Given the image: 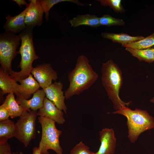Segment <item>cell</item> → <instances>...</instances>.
<instances>
[{"instance_id": "obj_31", "label": "cell", "mask_w": 154, "mask_h": 154, "mask_svg": "<svg viewBox=\"0 0 154 154\" xmlns=\"http://www.w3.org/2000/svg\"><path fill=\"white\" fill-rule=\"evenodd\" d=\"M150 102L154 104V96L151 99Z\"/></svg>"}, {"instance_id": "obj_17", "label": "cell", "mask_w": 154, "mask_h": 154, "mask_svg": "<svg viewBox=\"0 0 154 154\" xmlns=\"http://www.w3.org/2000/svg\"><path fill=\"white\" fill-rule=\"evenodd\" d=\"M69 22L72 27H77L86 25L93 28L100 26V17L95 15L85 14L78 15L70 19Z\"/></svg>"}, {"instance_id": "obj_26", "label": "cell", "mask_w": 154, "mask_h": 154, "mask_svg": "<svg viewBox=\"0 0 154 154\" xmlns=\"http://www.w3.org/2000/svg\"><path fill=\"white\" fill-rule=\"evenodd\" d=\"M89 149L90 147L81 141L70 151L69 154H94Z\"/></svg>"}, {"instance_id": "obj_4", "label": "cell", "mask_w": 154, "mask_h": 154, "mask_svg": "<svg viewBox=\"0 0 154 154\" xmlns=\"http://www.w3.org/2000/svg\"><path fill=\"white\" fill-rule=\"evenodd\" d=\"M112 113L121 115L127 118V137L131 143H135L142 133L154 128V118L146 110L137 108L132 110L125 107Z\"/></svg>"}, {"instance_id": "obj_15", "label": "cell", "mask_w": 154, "mask_h": 154, "mask_svg": "<svg viewBox=\"0 0 154 154\" xmlns=\"http://www.w3.org/2000/svg\"><path fill=\"white\" fill-rule=\"evenodd\" d=\"M20 84L17 87V93L19 95L27 100L29 98L32 94L39 90L40 87L38 82L30 74L25 79L19 80Z\"/></svg>"}, {"instance_id": "obj_23", "label": "cell", "mask_w": 154, "mask_h": 154, "mask_svg": "<svg viewBox=\"0 0 154 154\" xmlns=\"http://www.w3.org/2000/svg\"><path fill=\"white\" fill-rule=\"evenodd\" d=\"M154 45V32L151 35L139 40L124 45L123 47L135 49H144L150 48Z\"/></svg>"}, {"instance_id": "obj_18", "label": "cell", "mask_w": 154, "mask_h": 154, "mask_svg": "<svg viewBox=\"0 0 154 154\" xmlns=\"http://www.w3.org/2000/svg\"><path fill=\"white\" fill-rule=\"evenodd\" d=\"M101 36L103 38L110 39L114 42L121 44L122 46L139 40L144 38L141 35L132 36L124 33L104 32L102 33Z\"/></svg>"}, {"instance_id": "obj_16", "label": "cell", "mask_w": 154, "mask_h": 154, "mask_svg": "<svg viewBox=\"0 0 154 154\" xmlns=\"http://www.w3.org/2000/svg\"><path fill=\"white\" fill-rule=\"evenodd\" d=\"M17 81L7 72L0 67V88L1 89V97L7 94L17 93L18 84Z\"/></svg>"}, {"instance_id": "obj_12", "label": "cell", "mask_w": 154, "mask_h": 154, "mask_svg": "<svg viewBox=\"0 0 154 154\" xmlns=\"http://www.w3.org/2000/svg\"><path fill=\"white\" fill-rule=\"evenodd\" d=\"M37 114L39 116L48 117L59 124H63L65 121L62 111L46 97L44 99L42 107L39 109Z\"/></svg>"}, {"instance_id": "obj_28", "label": "cell", "mask_w": 154, "mask_h": 154, "mask_svg": "<svg viewBox=\"0 0 154 154\" xmlns=\"http://www.w3.org/2000/svg\"><path fill=\"white\" fill-rule=\"evenodd\" d=\"M11 147L7 142L0 143V154H12Z\"/></svg>"}, {"instance_id": "obj_29", "label": "cell", "mask_w": 154, "mask_h": 154, "mask_svg": "<svg viewBox=\"0 0 154 154\" xmlns=\"http://www.w3.org/2000/svg\"><path fill=\"white\" fill-rule=\"evenodd\" d=\"M13 1L15 2L20 7H22V5H25L26 7L29 5V3H28L25 0H13Z\"/></svg>"}, {"instance_id": "obj_20", "label": "cell", "mask_w": 154, "mask_h": 154, "mask_svg": "<svg viewBox=\"0 0 154 154\" xmlns=\"http://www.w3.org/2000/svg\"><path fill=\"white\" fill-rule=\"evenodd\" d=\"M15 124L9 119L0 122V143L7 142L16 136Z\"/></svg>"}, {"instance_id": "obj_6", "label": "cell", "mask_w": 154, "mask_h": 154, "mask_svg": "<svg viewBox=\"0 0 154 154\" xmlns=\"http://www.w3.org/2000/svg\"><path fill=\"white\" fill-rule=\"evenodd\" d=\"M21 41L19 35L6 32L0 34L1 67L9 74L12 70V61L18 53L16 50Z\"/></svg>"}, {"instance_id": "obj_5", "label": "cell", "mask_w": 154, "mask_h": 154, "mask_svg": "<svg viewBox=\"0 0 154 154\" xmlns=\"http://www.w3.org/2000/svg\"><path fill=\"white\" fill-rule=\"evenodd\" d=\"M38 119L42 127L41 138L38 147L41 154H49L48 150L52 149L57 154H62L59 140L62 132L56 128V122L47 117L39 116Z\"/></svg>"}, {"instance_id": "obj_30", "label": "cell", "mask_w": 154, "mask_h": 154, "mask_svg": "<svg viewBox=\"0 0 154 154\" xmlns=\"http://www.w3.org/2000/svg\"><path fill=\"white\" fill-rule=\"evenodd\" d=\"M33 154H41L38 147H35L33 149Z\"/></svg>"}, {"instance_id": "obj_2", "label": "cell", "mask_w": 154, "mask_h": 154, "mask_svg": "<svg viewBox=\"0 0 154 154\" xmlns=\"http://www.w3.org/2000/svg\"><path fill=\"white\" fill-rule=\"evenodd\" d=\"M102 84L108 98L112 102L113 108L117 110L128 107L131 101L125 102L119 96L120 90L123 82L121 70L112 59L103 63L101 68Z\"/></svg>"}, {"instance_id": "obj_22", "label": "cell", "mask_w": 154, "mask_h": 154, "mask_svg": "<svg viewBox=\"0 0 154 154\" xmlns=\"http://www.w3.org/2000/svg\"><path fill=\"white\" fill-rule=\"evenodd\" d=\"M40 1L45 14V18L46 21L48 19L50 10L57 3L66 1L73 3L80 6L85 5L77 0H40Z\"/></svg>"}, {"instance_id": "obj_8", "label": "cell", "mask_w": 154, "mask_h": 154, "mask_svg": "<svg viewBox=\"0 0 154 154\" xmlns=\"http://www.w3.org/2000/svg\"><path fill=\"white\" fill-rule=\"evenodd\" d=\"M31 73L38 83L40 87L44 89L52 84L53 80L58 78L56 72L48 63H44L33 68Z\"/></svg>"}, {"instance_id": "obj_33", "label": "cell", "mask_w": 154, "mask_h": 154, "mask_svg": "<svg viewBox=\"0 0 154 154\" xmlns=\"http://www.w3.org/2000/svg\"><path fill=\"white\" fill-rule=\"evenodd\" d=\"M153 51L154 52V48H153Z\"/></svg>"}, {"instance_id": "obj_10", "label": "cell", "mask_w": 154, "mask_h": 154, "mask_svg": "<svg viewBox=\"0 0 154 154\" xmlns=\"http://www.w3.org/2000/svg\"><path fill=\"white\" fill-rule=\"evenodd\" d=\"M63 85L60 82H55L43 89L46 97L59 109L67 113V108L64 102L65 97L62 91Z\"/></svg>"}, {"instance_id": "obj_3", "label": "cell", "mask_w": 154, "mask_h": 154, "mask_svg": "<svg viewBox=\"0 0 154 154\" xmlns=\"http://www.w3.org/2000/svg\"><path fill=\"white\" fill-rule=\"evenodd\" d=\"M33 29L27 27L19 35L21 39V44L17 52L21 56L19 65L21 70L19 72L12 70L9 74L17 82L25 79L29 76L33 68L32 64L33 61L39 57L36 54L33 44Z\"/></svg>"}, {"instance_id": "obj_32", "label": "cell", "mask_w": 154, "mask_h": 154, "mask_svg": "<svg viewBox=\"0 0 154 154\" xmlns=\"http://www.w3.org/2000/svg\"><path fill=\"white\" fill-rule=\"evenodd\" d=\"M12 154H16V153L15 152H13ZM17 154H23V153L22 152H20L19 153H17Z\"/></svg>"}, {"instance_id": "obj_9", "label": "cell", "mask_w": 154, "mask_h": 154, "mask_svg": "<svg viewBox=\"0 0 154 154\" xmlns=\"http://www.w3.org/2000/svg\"><path fill=\"white\" fill-rule=\"evenodd\" d=\"M28 9L26 13L25 22L27 27L34 28L41 26L43 23L44 13L40 0H30Z\"/></svg>"}, {"instance_id": "obj_1", "label": "cell", "mask_w": 154, "mask_h": 154, "mask_svg": "<svg viewBox=\"0 0 154 154\" xmlns=\"http://www.w3.org/2000/svg\"><path fill=\"white\" fill-rule=\"evenodd\" d=\"M98 78V74L89 64L88 58L84 55L79 56L74 68L68 75L69 85L64 92L66 99L79 95L87 90Z\"/></svg>"}, {"instance_id": "obj_13", "label": "cell", "mask_w": 154, "mask_h": 154, "mask_svg": "<svg viewBox=\"0 0 154 154\" xmlns=\"http://www.w3.org/2000/svg\"><path fill=\"white\" fill-rule=\"evenodd\" d=\"M28 6L26 7L23 11L18 15L14 16L9 15L6 17V21L3 26L5 32L16 34L20 33L27 28L25 19Z\"/></svg>"}, {"instance_id": "obj_24", "label": "cell", "mask_w": 154, "mask_h": 154, "mask_svg": "<svg viewBox=\"0 0 154 154\" xmlns=\"http://www.w3.org/2000/svg\"><path fill=\"white\" fill-rule=\"evenodd\" d=\"M100 26L108 27L113 25L123 26L125 24L123 19L114 17L108 14H105L100 17Z\"/></svg>"}, {"instance_id": "obj_14", "label": "cell", "mask_w": 154, "mask_h": 154, "mask_svg": "<svg viewBox=\"0 0 154 154\" xmlns=\"http://www.w3.org/2000/svg\"><path fill=\"white\" fill-rule=\"evenodd\" d=\"M16 100L18 104L24 108L29 110L37 111L43 106L46 94L43 89L39 90L33 94L31 98L27 100L19 95H17Z\"/></svg>"}, {"instance_id": "obj_25", "label": "cell", "mask_w": 154, "mask_h": 154, "mask_svg": "<svg viewBox=\"0 0 154 154\" xmlns=\"http://www.w3.org/2000/svg\"><path fill=\"white\" fill-rule=\"evenodd\" d=\"M101 5L109 7L116 13H122L125 11L121 0H98Z\"/></svg>"}, {"instance_id": "obj_19", "label": "cell", "mask_w": 154, "mask_h": 154, "mask_svg": "<svg viewBox=\"0 0 154 154\" xmlns=\"http://www.w3.org/2000/svg\"><path fill=\"white\" fill-rule=\"evenodd\" d=\"M3 104L9 110L11 118L17 117H19L25 110H27L23 108L18 104L15 99L13 93L8 94L6 96Z\"/></svg>"}, {"instance_id": "obj_21", "label": "cell", "mask_w": 154, "mask_h": 154, "mask_svg": "<svg viewBox=\"0 0 154 154\" xmlns=\"http://www.w3.org/2000/svg\"><path fill=\"white\" fill-rule=\"evenodd\" d=\"M125 50L140 61H145L149 63L154 61V54L153 48L135 49L126 48Z\"/></svg>"}, {"instance_id": "obj_11", "label": "cell", "mask_w": 154, "mask_h": 154, "mask_svg": "<svg viewBox=\"0 0 154 154\" xmlns=\"http://www.w3.org/2000/svg\"><path fill=\"white\" fill-rule=\"evenodd\" d=\"M100 145L94 154H114L116 146V139L113 128H105L99 131Z\"/></svg>"}, {"instance_id": "obj_27", "label": "cell", "mask_w": 154, "mask_h": 154, "mask_svg": "<svg viewBox=\"0 0 154 154\" xmlns=\"http://www.w3.org/2000/svg\"><path fill=\"white\" fill-rule=\"evenodd\" d=\"M10 117V112L7 108L3 104L0 106V121L9 119Z\"/></svg>"}, {"instance_id": "obj_7", "label": "cell", "mask_w": 154, "mask_h": 154, "mask_svg": "<svg viewBox=\"0 0 154 154\" xmlns=\"http://www.w3.org/2000/svg\"><path fill=\"white\" fill-rule=\"evenodd\" d=\"M37 116V111L25 110L15 124V137L26 147L36 137L35 122Z\"/></svg>"}]
</instances>
